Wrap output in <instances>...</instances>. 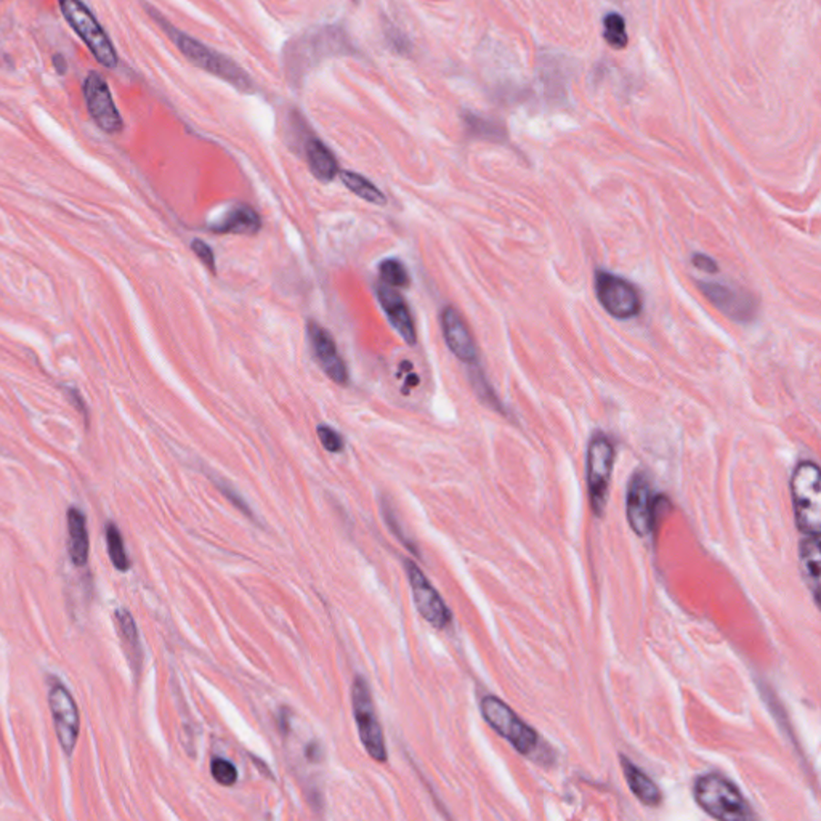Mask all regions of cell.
I'll return each mask as SVG.
<instances>
[{"mask_svg":"<svg viewBox=\"0 0 821 821\" xmlns=\"http://www.w3.org/2000/svg\"><path fill=\"white\" fill-rule=\"evenodd\" d=\"M468 367H470V382H472V387H474L477 396H478L487 406L493 407L498 413H502L501 401L498 398V395L495 394L493 387L489 385V382L487 381V377L483 375V371L478 367V364Z\"/></svg>","mask_w":821,"mask_h":821,"instance_id":"cell-26","label":"cell"},{"mask_svg":"<svg viewBox=\"0 0 821 821\" xmlns=\"http://www.w3.org/2000/svg\"><path fill=\"white\" fill-rule=\"evenodd\" d=\"M614 445L611 438L601 430L590 436L586 453V478H588L589 502L595 517L605 514L608 491L614 467Z\"/></svg>","mask_w":821,"mask_h":821,"instance_id":"cell-6","label":"cell"},{"mask_svg":"<svg viewBox=\"0 0 821 821\" xmlns=\"http://www.w3.org/2000/svg\"><path fill=\"white\" fill-rule=\"evenodd\" d=\"M82 92L88 114L97 124V128L105 134H119L124 128V120L114 103L113 94L107 79L100 73L90 71L84 80Z\"/></svg>","mask_w":821,"mask_h":821,"instance_id":"cell-11","label":"cell"},{"mask_svg":"<svg viewBox=\"0 0 821 821\" xmlns=\"http://www.w3.org/2000/svg\"><path fill=\"white\" fill-rule=\"evenodd\" d=\"M379 273L387 286L398 287V289L409 286V274H407L406 267L396 259H387V261L382 262Z\"/></svg>","mask_w":821,"mask_h":821,"instance_id":"cell-29","label":"cell"},{"mask_svg":"<svg viewBox=\"0 0 821 821\" xmlns=\"http://www.w3.org/2000/svg\"><path fill=\"white\" fill-rule=\"evenodd\" d=\"M467 130L474 137L485 139V140L499 141L504 139V132L499 126H496L495 122L480 118L477 114L467 113L464 116Z\"/></svg>","mask_w":821,"mask_h":821,"instance_id":"cell-27","label":"cell"},{"mask_svg":"<svg viewBox=\"0 0 821 821\" xmlns=\"http://www.w3.org/2000/svg\"><path fill=\"white\" fill-rule=\"evenodd\" d=\"M382 512H384V517H385V520H387L388 525H390V529L394 531L395 535L400 538V541L405 542L407 548L411 549V550H416L415 546L411 544V542L407 541L406 536L403 535L400 531V525H398V521H396V517H395L394 508L392 506L388 504L387 501H382Z\"/></svg>","mask_w":821,"mask_h":821,"instance_id":"cell-34","label":"cell"},{"mask_svg":"<svg viewBox=\"0 0 821 821\" xmlns=\"http://www.w3.org/2000/svg\"><path fill=\"white\" fill-rule=\"evenodd\" d=\"M480 708L485 721L495 728L502 738H506L520 754H531L538 748L539 738L535 730L521 721L520 717L499 698L485 696L481 700Z\"/></svg>","mask_w":821,"mask_h":821,"instance_id":"cell-9","label":"cell"},{"mask_svg":"<svg viewBox=\"0 0 821 821\" xmlns=\"http://www.w3.org/2000/svg\"><path fill=\"white\" fill-rule=\"evenodd\" d=\"M594 286L597 299L610 316L626 321L641 314V295L631 281L600 268L595 272Z\"/></svg>","mask_w":821,"mask_h":821,"instance_id":"cell-7","label":"cell"},{"mask_svg":"<svg viewBox=\"0 0 821 821\" xmlns=\"http://www.w3.org/2000/svg\"><path fill=\"white\" fill-rule=\"evenodd\" d=\"M48 704L61 748L67 755H71L79 738V708L74 702L73 694L60 682L52 683L48 692Z\"/></svg>","mask_w":821,"mask_h":821,"instance_id":"cell-12","label":"cell"},{"mask_svg":"<svg viewBox=\"0 0 821 821\" xmlns=\"http://www.w3.org/2000/svg\"><path fill=\"white\" fill-rule=\"evenodd\" d=\"M799 559L801 571L808 590L814 595L816 605H820V565L821 539L820 536H804L799 544Z\"/></svg>","mask_w":821,"mask_h":821,"instance_id":"cell-18","label":"cell"},{"mask_svg":"<svg viewBox=\"0 0 821 821\" xmlns=\"http://www.w3.org/2000/svg\"><path fill=\"white\" fill-rule=\"evenodd\" d=\"M54 63L55 69L58 71L60 74L67 73V60H65V56H61V55H54Z\"/></svg>","mask_w":821,"mask_h":821,"instance_id":"cell-37","label":"cell"},{"mask_svg":"<svg viewBox=\"0 0 821 821\" xmlns=\"http://www.w3.org/2000/svg\"><path fill=\"white\" fill-rule=\"evenodd\" d=\"M621 764L629 788L634 793L635 797L648 807H656L662 802V791L656 786V783L626 757H622Z\"/></svg>","mask_w":821,"mask_h":821,"instance_id":"cell-22","label":"cell"},{"mask_svg":"<svg viewBox=\"0 0 821 821\" xmlns=\"http://www.w3.org/2000/svg\"><path fill=\"white\" fill-rule=\"evenodd\" d=\"M316 434H318L321 445L329 453H334L335 455V453H341L342 449H344V438H342L341 434L335 432L334 428L329 427V426H318Z\"/></svg>","mask_w":821,"mask_h":821,"instance_id":"cell-32","label":"cell"},{"mask_svg":"<svg viewBox=\"0 0 821 821\" xmlns=\"http://www.w3.org/2000/svg\"><path fill=\"white\" fill-rule=\"evenodd\" d=\"M262 221L254 209L246 204H238L228 210V214L219 223L210 227L219 234H255L261 231Z\"/></svg>","mask_w":821,"mask_h":821,"instance_id":"cell-21","label":"cell"},{"mask_svg":"<svg viewBox=\"0 0 821 821\" xmlns=\"http://www.w3.org/2000/svg\"><path fill=\"white\" fill-rule=\"evenodd\" d=\"M147 12L159 25L160 29L168 34L169 39L174 42L181 55L190 63H193L194 67H200L206 73L214 74L219 79L225 80L242 94H254V82L238 63L228 58L227 55L219 54L214 48L204 46L200 40L177 29L153 7L147 5Z\"/></svg>","mask_w":821,"mask_h":821,"instance_id":"cell-2","label":"cell"},{"mask_svg":"<svg viewBox=\"0 0 821 821\" xmlns=\"http://www.w3.org/2000/svg\"><path fill=\"white\" fill-rule=\"evenodd\" d=\"M61 15L67 21V25L73 27L74 33L79 36L82 42L87 46L90 54L100 65L113 69L118 67L119 58L114 48L113 42L109 39L107 31L103 29L90 8L82 0H58Z\"/></svg>","mask_w":821,"mask_h":821,"instance_id":"cell-5","label":"cell"},{"mask_svg":"<svg viewBox=\"0 0 821 821\" xmlns=\"http://www.w3.org/2000/svg\"><path fill=\"white\" fill-rule=\"evenodd\" d=\"M352 2H354V4H360V0H352Z\"/></svg>","mask_w":821,"mask_h":821,"instance_id":"cell-38","label":"cell"},{"mask_svg":"<svg viewBox=\"0 0 821 821\" xmlns=\"http://www.w3.org/2000/svg\"><path fill=\"white\" fill-rule=\"evenodd\" d=\"M307 331L314 360L318 361L321 369L331 377V381L339 385H345L348 382V369L342 360L333 335L329 334L320 323L313 320L308 321Z\"/></svg>","mask_w":821,"mask_h":821,"instance_id":"cell-15","label":"cell"},{"mask_svg":"<svg viewBox=\"0 0 821 821\" xmlns=\"http://www.w3.org/2000/svg\"><path fill=\"white\" fill-rule=\"evenodd\" d=\"M441 331L446 345L457 360L467 366L478 364V348L474 335L468 329L461 313L455 307H446L441 312Z\"/></svg>","mask_w":821,"mask_h":821,"instance_id":"cell-16","label":"cell"},{"mask_svg":"<svg viewBox=\"0 0 821 821\" xmlns=\"http://www.w3.org/2000/svg\"><path fill=\"white\" fill-rule=\"evenodd\" d=\"M698 287L711 305L734 323L746 324L754 320L759 303L748 291L721 281H698Z\"/></svg>","mask_w":821,"mask_h":821,"instance_id":"cell-10","label":"cell"},{"mask_svg":"<svg viewBox=\"0 0 821 821\" xmlns=\"http://www.w3.org/2000/svg\"><path fill=\"white\" fill-rule=\"evenodd\" d=\"M405 570H406L409 586L413 590V599H415L416 608L421 613L422 618L432 624L434 628L445 629L451 622V611L446 607L445 600L441 599L440 594L435 590L434 586L428 582L426 574L422 573L421 568L416 565L415 561H405Z\"/></svg>","mask_w":821,"mask_h":821,"instance_id":"cell-13","label":"cell"},{"mask_svg":"<svg viewBox=\"0 0 821 821\" xmlns=\"http://www.w3.org/2000/svg\"><path fill=\"white\" fill-rule=\"evenodd\" d=\"M217 485H219V489H221V493H223V495H227L228 498L231 499V502H234V504H236L238 508H242L244 512H249L248 508H246V504L242 502V499H241L240 496L234 493L231 487H228L227 483L221 481V483H217Z\"/></svg>","mask_w":821,"mask_h":821,"instance_id":"cell-36","label":"cell"},{"mask_svg":"<svg viewBox=\"0 0 821 821\" xmlns=\"http://www.w3.org/2000/svg\"><path fill=\"white\" fill-rule=\"evenodd\" d=\"M352 704H354V722L358 727L361 743L375 761H387V746L382 732L381 722L377 719L373 694L367 682L363 677H356L352 687Z\"/></svg>","mask_w":821,"mask_h":821,"instance_id":"cell-8","label":"cell"},{"mask_svg":"<svg viewBox=\"0 0 821 821\" xmlns=\"http://www.w3.org/2000/svg\"><path fill=\"white\" fill-rule=\"evenodd\" d=\"M384 34H385V40H387L388 46H390V48L395 50L396 54H411L413 44H411V40L407 39L406 34L403 33L401 29H398V27L392 25V23H388V25H385V27H384Z\"/></svg>","mask_w":821,"mask_h":821,"instance_id":"cell-30","label":"cell"},{"mask_svg":"<svg viewBox=\"0 0 821 821\" xmlns=\"http://www.w3.org/2000/svg\"><path fill=\"white\" fill-rule=\"evenodd\" d=\"M605 25V40L614 48L628 47V33H626V21L620 14H608L603 20Z\"/></svg>","mask_w":821,"mask_h":821,"instance_id":"cell-28","label":"cell"},{"mask_svg":"<svg viewBox=\"0 0 821 821\" xmlns=\"http://www.w3.org/2000/svg\"><path fill=\"white\" fill-rule=\"evenodd\" d=\"M67 548L69 557L76 567H86L90 554V541H88L87 521L79 508H71L67 510Z\"/></svg>","mask_w":821,"mask_h":821,"instance_id":"cell-19","label":"cell"},{"mask_svg":"<svg viewBox=\"0 0 821 821\" xmlns=\"http://www.w3.org/2000/svg\"><path fill=\"white\" fill-rule=\"evenodd\" d=\"M628 521L634 533L641 538L650 535L654 527V495L653 487L645 472H635L631 478L626 499Z\"/></svg>","mask_w":821,"mask_h":821,"instance_id":"cell-14","label":"cell"},{"mask_svg":"<svg viewBox=\"0 0 821 821\" xmlns=\"http://www.w3.org/2000/svg\"><path fill=\"white\" fill-rule=\"evenodd\" d=\"M358 52L352 37L339 25L313 27L299 37L287 42L282 54L287 80L301 87L302 82L321 61L333 56H345Z\"/></svg>","mask_w":821,"mask_h":821,"instance_id":"cell-1","label":"cell"},{"mask_svg":"<svg viewBox=\"0 0 821 821\" xmlns=\"http://www.w3.org/2000/svg\"><path fill=\"white\" fill-rule=\"evenodd\" d=\"M191 249H193L194 255L200 259L206 267L215 273V255L212 248L209 246L208 242H204L202 240H194L191 242Z\"/></svg>","mask_w":821,"mask_h":821,"instance_id":"cell-33","label":"cell"},{"mask_svg":"<svg viewBox=\"0 0 821 821\" xmlns=\"http://www.w3.org/2000/svg\"><path fill=\"white\" fill-rule=\"evenodd\" d=\"M375 295L379 299L384 313L387 314L390 324L398 333L401 339L406 342L407 345H415L417 342L415 320L411 316V310L407 307L406 301L401 297L400 292L395 291V287L387 286L385 282H379L375 286Z\"/></svg>","mask_w":821,"mask_h":821,"instance_id":"cell-17","label":"cell"},{"mask_svg":"<svg viewBox=\"0 0 821 821\" xmlns=\"http://www.w3.org/2000/svg\"><path fill=\"white\" fill-rule=\"evenodd\" d=\"M339 177H341L342 183L361 200L375 204V206H384L387 202L385 194L382 193L373 181L367 180L366 177L352 172V170H341Z\"/></svg>","mask_w":821,"mask_h":821,"instance_id":"cell-24","label":"cell"},{"mask_svg":"<svg viewBox=\"0 0 821 821\" xmlns=\"http://www.w3.org/2000/svg\"><path fill=\"white\" fill-rule=\"evenodd\" d=\"M791 496L797 528L804 536L821 535L820 467L814 461H801L791 477Z\"/></svg>","mask_w":821,"mask_h":821,"instance_id":"cell-4","label":"cell"},{"mask_svg":"<svg viewBox=\"0 0 821 821\" xmlns=\"http://www.w3.org/2000/svg\"><path fill=\"white\" fill-rule=\"evenodd\" d=\"M210 772L215 778V782L221 783L223 786H231L238 780V770L233 764L225 759H214L210 765Z\"/></svg>","mask_w":821,"mask_h":821,"instance_id":"cell-31","label":"cell"},{"mask_svg":"<svg viewBox=\"0 0 821 821\" xmlns=\"http://www.w3.org/2000/svg\"><path fill=\"white\" fill-rule=\"evenodd\" d=\"M107 546L109 559L113 561L114 568L119 571H128L130 568V560H128V552L124 548L122 535H120L119 528L109 523L107 527Z\"/></svg>","mask_w":821,"mask_h":821,"instance_id":"cell-25","label":"cell"},{"mask_svg":"<svg viewBox=\"0 0 821 821\" xmlns=\"http://www.w3.org/2000/svg\"><path fill=\"white\" fill-rule=\"evenodd\" d=\"M114 621L118 624V632L120 635V641L124 643V647L128 650V658L134 664L135 668L140 666L141 662V645L139 629L135 624L132 614L128 610H118L114 613Z\"/></svg>","mask_w":821,"mask_h":821,"instance_id":"cell-23","label":"cell"},{"mask_svg":"<svg viewBox=\"0 0 821 821\" xmlns=\"http://www.w3.org/2000/svg\"><path fill=\"white\" fill-rule=\"evenodd\" d=\"M692 262H693L694 268H698L703 273H719V265H717V262H715L714 259H711L709 255L696 252V254H693V257H692Z\"/></svg>","mask_w":821,"mask_h":821,"instance_id":"cell-35","label":"cell"},{"mask_svg":"<svg viewBox=\"0 0 821 821\" xmlns=\"http://www.w3.org/2000/svg\"><path fill=\"white\" fill-rule=\"evenodd\" d=\"M694 799L715 820L746 821L754 818L740 789L719 774L703 775L696 780Z\"/></svg>","mask_w":821,"mask_h":821,"instance_id":"cell-3","label":"cell"},{"mask_svg":"<svg viewBox=\"0 0 821 821\" xmlns=\"http://www.w3.org/2000/svg\"><path fill=\"white\" fill-rule=\"evenodd\" d=\"M305 158L312 174L320 181L334 180L341 172L334 153L316 137L305 140Z\"/></svg>","mask_w":821,"mask_h":821,"instance_id":"cell-20","label":"cell"}]
</instances>
